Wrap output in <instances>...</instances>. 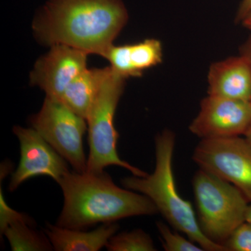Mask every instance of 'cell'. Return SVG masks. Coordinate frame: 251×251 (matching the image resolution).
Segmentation results:
<instances>
[{"mask_svg":"<svg viewBox=\"0 0 251 251\" xmlns=\"http://www.w3.org/2000/svg\"><path fill=\"white\" fill-rule=\"evenodd\" d=\"M122 0H48L34 21L38 41L103 57L128 21Z\"/></svg>","mask_w":251,"mask_h":251,"instance_id":"6da1fadb","label":"cell"},{"mask_svg":"<svg viewBox=\"0 0 251 251\" xmlns=\"http://www.w3.org/2000/svg\"><path fill=\"white\" fill-rule=\"evenodd\" d=\"M58 184L64 196V206L56 222L60 227L85 229L125 218L158 214L150 198L117 186L105 171H69Z\"/></svg>","mask_w":251,"mask_h":251,"instance_id":"7a4b0ae2","label":"cell"},{"mask_svg":"<svg viewBox=\"0 0 251 251\" xmlns=\"http://www.w3.org/2000/svg\"><path fill=\"white\" fill-rule=\"evenodd\" d=\"M175 144L174 132L166 129L158 133L155 138L154 171L145 176L125 177L122 185L150 198L172 227L204 251H227L223 244L213 242L202 233L192 204L177 191L173 164Z\"/></svg>","mask_w":251,"mask_h":251,"instance_id":"3957f363","label":"cell"},{"mask_svg":"<svg viewBox=\"0 0 251 251\" xmlns=\"http://www.w3.org/2000/svg\"><path fill=\"white\" fill-rule=\"evenodd\" d=\"M126 78L109 68L102 82L87 121L90 153L87 158L89 173H101L108 166L125 168L132 175L145 176L148 173L119 156L117 150L118 132L115 126V112L125 88Z\"/></svg>","mask_w":251,"mask_h":251,"instance_id":"277c9868","label":"cell"},{"mask_svg":"<svg viewBox=\"0 0 251 251\" xmlns=\"http://www.w3.org/2000/svg\"><path fill=\"white\" fill-rule=\"evenodd\" d=\"M193 189L202 233L224 244L245 222L250 202L239 188L201 168L193 177Z\"/></svg>","mask_w":251,"mask_h":251,"instance_id":"5b68a950","label":"cell"},{"mask_svg":"<svg viewBox=\"0 0 251 251\" xmlns=\"http://www.w3.org/2000/svg\"><path fill=\"white\" fill-rule=\"evenodd\" d=\"M31 128L72 166L74 171L85 173L87 159L83 138L87 130L85 119L58 99L46 96L40 111L29 119Z\"/></svg>","mask_w":251,"mask_h":251,"instance_id":"8992f818","label":"cell"},{"mask_svg":"<svg viewBox=\"0 0 251 251\" xmlns=\"http://www.w3.org/2000/svg\"><path fill=\"white\" fill-rule=\"evenodd\" d=\"M193 160L201 169L239 188L251 203V145L245 137L201 140Z\"/></svg>","mask_w":251,"mask_h":251,"instance_id":"52a82bcc","label":"cell"},{"mask_svg":"<svg viewBox=\"0 0 251 251\" xmlns=\"http://www.w3.org/2000/svg\"><path fill=\"white\" fill-rule=\"evenodd\" d=\"M251 124V102L208 95L189 126L201 140L244 136Z\"/></svg>","mask_w":251,"mask_h":251,"instance_id":"ba28073f","label":"cell"},{"mask_svg":"<svg viewBox=\"0 0 251 251\" xmlns=\"http://www.w3.org/2000/svg\"><path fill=\"white\" fill-rule=\"evenodd\" d=\"M13 132L19 141L21 158L10 181L11 192L35 176H49L58 184L70 171L69 163L34 128L15 126Z\"/></svg>","mask_w":251,"mask_h":251,"instance_id":"9c48e42d","label":"cell"},{"mask_svg":"<svg viewBox=\"0 0 251 251\" xmlns=\"http://www.w3.org/2000/svg\"><path fill=\"white\" fill-rule=\"evenodd\" d=\"M36 61L30 83L40 87L46 96L58 99L68 85L87 69V54L81 50L56 44Z\"/></svg>","mask_w":251,"mask_h":251,"instance_id":"30bf717a","label":"cell"},{"mask_svg":"<svg viewBox=\"0 0 251 251\" xmlns=\"http://www.w3.org/2000/svg\"><path fill=\"white\" fill-rule=\"evenodd\" d=\"M208 95L251 102V66L242 55L211 64Z\"/></svg>","mask_w":251,"mask_h":251,"instance_id":"8fae6325","label":"cell"},{"mask_svg":"<svg viewBox=\"0 0 251 251\" xmlns=\"http://www.w3.org/2000/svg\"><path fill=\"white\" fill-rule=\"evenodd\" d=\"M119 229L120 225L115 222L103 224L90 232L67 228L47 223L44 232L54 251H99L106 247L110 238Z\"/></svg>","mask_w":251,"mask_h":251,"instance_id":"7c38bea8","label":"cell"},{"mask_svg":"<svg viewBox=\"0 0 251 251\" xmlns=\"http://www.w3.org/2000/svg\"><path fill=\"white\" fill-rule=\"evenodd\" d=\"M109 68L86 69L69 83L58 99L79 116L87 120L94 99Z\"/></svg>","mask_w":251,"mask_h":251,"instance_id":"4fadbf2b","label":"cell"},{"mask_svg":"<svg viewBox=\"0 0 251 251\" xmlns=\"http://www.w3.org/2000/svg\"><path fill=\"white\" fill-rule=\"evenodd\" d=\"M34 223L25 221L12 223L4 234L13 251H50L54 250L45 232L34 230Z\"/></svg>","mask_w":251,"mask_h":251,"instance_id":"5bb4252c","label":"cell"},{"mask_svg":"<svg viewBox=\"0 0 251 251\" xmlns=\"http://www.w3.org/2000/svg\"><path fill=\"white\" fill-rule=\"evenodd\" d=\"M130 64L136 77L143 75L144 71L161 63L163 48L161 41L149 39L129 45Z\"/></svg>","mask_w":251,"mask_h":251,"instance_id":"9a60e30c","label":"cell"},{"mask_svg":"<svg viewBox=\"0 0 251 251\" xmlns=\"http://www.w3.org/2000/svg\"><path fill=\"white\" fill-rule=\"evenodd\" d=\"M109 251H156L150 234L141 229L114 234L106 247Z\"/></svg>","mask_w":251,"mask_h":251,"instance_id":"2e32d148","label":"cell"},{"mask_svg":"<svg viewBox=\"0 0 251 251\" xmlns=\"http://www.w3.org/2000/svg\"><path fill=\"white\" fill-rule=\"evenodd\" d=\"M162 245L166 251H204L201 246L182 237L179 231L172 230L171 227L161 221L156 223Z\"/></svg>","mask_w":251,"mask_h":251,"instance_id":"e0dca14e","label":"cell"},{"mask_svg":"<svg viewBox=\"0 0 251 251\" xmlns=\"http://www.w3.org/2000/svg\"><path fill=\"white\" fill-rule=\"evenodd\" d=\"M104 58L110 63L112 70L119 75L127 79L130 77H136L134 71L130 64L129 45H112L104 54Z\"/></svg>","mask_w":251,"mask_h":251,"instance_id":"ac0fdd59","label":"cell"},{"mask_svg":"<svg viewBox=\"0 0 251 251\" xmlns=\"http://www.w3.org/2000/svg\"><path fill=\"white\" fill-rule=\"evenodd\" d=\"M227 251H251V224H241L223 244Z\"/></svg>","mask_w":251,"mask_h":251,"instance_id":"d6986e66","label":"cell"},{"mask_svg":"<svg viewBox=\"0 0 251 251\" xmlns=\"http://www.w3.org/2000/svg\"><path fill=\"white\" fill-rule=\"evenodd\" d=\"M0 192H1L0 193V231H1V234L10 224L16 222V221H25L35 224L34 220L31 219L27 214L18 212L10 207L9 204L5 201L1 188Z\"/></svg>","mask_w":251,"mask_h":251,"instance_id":"ffe728a7","label":"cell"},{"mask_svg":"<svg viewBox=\"0 0 251 251\" xmlns=\"http://www.w3.org/2000/svg\"><path fill=\"white\" fill-rule=\"evenodd\" d=\"M251 12V0H242L238 9L236 21L242 22L248 15Z\"/></svg>","mask_w":251,"mask_h":251,"instance_id":"44dd1931","label":"cell"},{"mask_svg":"<svg viewBox=\"0 0 251 251\" xmlns=\"http://www.w3.org/2000/svg\"><path fill=\"white\" fill-rule=\"evenodd\" d=\"M240 54L247 59L251 66V35L240 48Z\"/></svg>","mask_w":251,"mask_h":251,"instance_id":"7402d4cb","label":"cell"},{"mask_svg":"<svg viewBox=\"0 0 251 251\" xmlns=\"http://www.w3.org/2000/svg\"><path fill=\"white\" fill-rule=\"evenodd\" d=\"M243 25L251 31V12L242 21Z\"/></svg>","mask_w":251,"mask_h":251,"instance_id":"603a6c76","label":"cell"},{"mask_svg":"<svg viewBox=\"0 0 251 251\" xmlns=\"http://www.w3.org/2000/svg\"><path fill=\"white\" fill-rule=\"evenodd\" d=\"M246 221H248V222L251 224V203H249V206H248Z\"/></svg>","mask_w":251,"mask_h":251,"instance_id":"cb8c5ba5","label":"cell"},{"mask_svg":"<svg viewBox=\"0 0 251 251\" xmlns=\"http://www.w3.org/2000/svg\"><path fill=\"white\" fill-rule=\"evenodd\" d=\"M247 141L251 144V124L250 126H249V129L246 132L245 135H244Z\"/></svg>","mask_w":251,"mask_h":251,"instance_id":"d4e9b609","label":"cell"}]
</instances>
